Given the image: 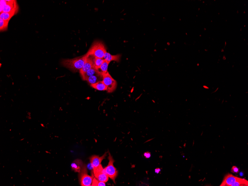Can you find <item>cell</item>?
<instances>
[{
    "instance_id": "obj_1",
    "label": "cell",
    "mask_w": 248,
    "mask_h": 186,
    "mask_svg": "<svg viewBox=\"0 0 248 186\" xmlns=\"http://www.w3.org/2000/svg\"><path fill=\"white\" fill-rule=\"evenodd\" d=\"M86 54L80 57L75 58L71 59H65L62 62L63 66L69 69L74 72L80 71L83 66L86 59Z\"/></svg>"
},
{
    "instance_id": "obj_2",
    "label": "cell",
    "mask_w": 248,
    "mask_h": 186,
    "mask_svg": "<svg viewBox=\"0 0 248 186\" xmlns=\"http://www.w3.org/2000/svg\"><path fill=\"white\" fill-rule=\"evenodd\" d=\"M107 52L104 44L100 41H96L86 53L87 55H91L96 58H103Z\"/></svg>"
},
{
    "instance_id": "obj_3",
    "label": "cell",
    "mask_w": 248,
    "mask_h": 186,
    "mask_svg": "<svg viewBox=\"0 0 248 186\" xmlns=\"http://www.w3.org/2000/svg\"><path fill=\"white\" fill-rule=\"evenodd\" d=\"M108 154L109 156L108 157V159L109 162L108 166L104 169V170L105 173L108 176L109 178L112 180L115 183V179L118 175V171L116 168L114 166L113 163L115 161L112 156L109 152H108Z\"/></svg>"
},
{
    "instance_id": "obj_4",
    "label": "cell",
    "mask_w": 248,
    "mask_h": 186,
    "mask_svg": "<svg viewBox=\"0 0 248 186\" xmlns=\"http://www.w3.org/2000/svg\"><path fill=\"white\" fill-rule=\"evenodd\" d=\"M103 82L107 87L108 93H112L116 89L117 86V82L111 76L108 72L103 75Z\"/></svg>"
},
{
    "instance_id": "obj_5",
    "label": "cell",
    "mask_w": 248,
    "mask_h": 186,
    "mask_svg": "<svg viewBox=\"0 0 248 186\" xmlns=\"http://www.w3.org/2000/svg\"><path fill=\"white\" fill-rule=\"evenodd\" d=\"M80 180L81 185L82 186H89L92 185L93 178L89 175L86 167L83 165L80 172Z\"/></svg>"
},
{
    "instance_id": "obj_6",
    "label": "cell",
    "mask_w": 248,
    "mask_h": 186,
    "mask_svg": "<svg viewBox=\"0 0 248 186\" xmlns=\"http://www.w3.org/2000/svg\"><path fill=\"white\" fill-rule=\"evenodd\" d=\"M18 11L19 6L17 1L10 0L6 1V3L3 8L2 13H14L16 14Z\"/></svg>"
},
{
    "instance_id": "obj_7",
    "label": "cell",
    "mask_w": 248,
    "mask_h": 186,
    "mask_svg": "<svg viewBox=\"0 0 248 186\" xmlns=\"http://www.w3.org/2000/svg\"><path fill=\"white\" fill-rule=\"evenodd\" d=\"M94 177L99 181L106 182L108 181L109 177L104 171L102 165H101L98 168L93 170Z\"/></svg>"
},
{
    "instance_id": "obj_8",
    "label": "cell",
    "mask_w": 248,
    "mask_h": 186,
    "mask_svg": "<svg viewBox=\"0 0 248 186\" xmlns=\"http://www.w3.org/2000/svg\"><path fill=\"white\" fill-rule=\"evenodd\" d=\"M85 63H84L83 66L80 71V73L81 75H84L88 71L91 69V68L94 67V57L91 55H87Z\"/></svg>"
},
{
    "instance_id": "obj_9",
    "label": "cell",
    "mask_w": 248,
    "mask_h": 186,
    "mask_svg": "<svg viewBox=\"0 0 248 186\" xmlns=\"http://www.w3.org/2000/svg\"><path fill=\"white\" fill-rule=\"evenodd\" d=\"M107 152H106L102 156H99L93 155L91 157L90 162L93 169V170H95L101 165V162L106 158Z\"/></svg>"
},
{
    "instance_id": "obj_10",
    "label": "cell",
    "mask_w": 248,
    "mask_h": 186,
    "mask_svg": "<svg viewBox=\"0 0 248 186\" xmlns=\"http://www.w3.org/2000/svg\"><path fill=\"white\" fill-rule=\"evenodd\" d=\"M241 178L234 176V175L228 173L225 176L224 180L220 186H232V184L240 180Z\"/></svg>"
},
{
    "instance_id": "obj_11",
    "label": "cell",
    "mask_w": 248,
    "mask_h": 186,
    "mask_svg": "<svg viewBox=\"0 0 248 186\" xmlns=\"http://www.w3.org/2000/svg\"><path fill=\"white\" fill-rule=\"evenodd\" d=\"M121 57V55L120 54L112 55L109 53L106 52L104 55L103 59L110 63L112 61L118 62L120 61Z\"/></svg>"
},
{
    "instance_id": "obj_12",
    "label": "cell",
    "mask_w": 248,
    "mask_h": 186,
    "mask_svg": "<svg viewBox=\"0 0 248 186\" xmlns=\"http://www.w3.org/2000/svg\"><path fill=\"white\" fill-rule=\"evenodd\" d=\"M83 163L82 160L77 159L75 160L71 165V167L74 171L80 173L83 166Z\"/></svg>"
},
{
    "instance_id": "obj_13",
    "label": "cell",
    "mask_w": 248,
    "mask_h": 186,
    "mask_svg": "<svg viewBox=\"0 0 248 186\" xmlns=\"http://www.w3.org/2000/svg\"><path fill=\"white\" fill-rule=\"evenodd\" d=\"M103 80V75L97 74V75L91 76L89 77L86 81H87V82L91 85V84L97 83L100 81H102Z\"/></svg>"
},
{
    "instance_id": "obj_14",
    "label": "cell",
    "mask_w": 248,
    "mask_h": 186,
    "mask_svg": "<svg viewBox=\"0 0 248 186\" xmlns=\"http://www.w3.org/2000/svg\"><path fill=\"white\" fill-rule=\"evenodd\" d=\"M109 63V62L106 61V60H104V62H103L100 67L99 68L96 69L98 74L103 75L104 74L107 73L108 66Z\"/></svg>"
},
{
    "instance_id": "obj_15",
    "label": "cell",
    "mask_w": 248,
    "mask_h": 186,
    "mask_svg": "<svg viewBox=\"0 0 248 186\" xmlns=\"http://www.w3.org/2000/svg\"><path fill=\"white\" fill-rule=\"evenodd\" d=\"M98 74L97 70L94 67L91 68V69L88 71L84 75H81L82 80H86L87 78L91 76L97 75Z\"/></svg>"
},
{
    "instance_id": "obj_16",
    "label": "cell",
    "mask_w": 248,
    "mask_h": 186,
    "mask_svg": "<svg viewBox=\"0 0 248 186\" xmlns=\"http://www.w3.org/2000/svg\"><path fill=\"white\" fill-rule=\"evenodd\" d=\"M91 86L97 90L99 91H106L107 90V87L105 85L104 82L102 81L97 82V83L91 84Z\"/></svg>"
},
{
    "instance_id": "obj_17",
    "label": "cell",
    "mask_w": 248,
    "mask_h": 186,
    "mask_svg": "<svg viewBox=\"0 0 248 186\" xmlns=\"http://www.w3.org/2000/svg\"><path fill=\"white\" fill-rule=\"evenodd\" d=\"M16 14L14 13H6L2 12V13H1V14H0V18L3 20L9 21L12 17Z\"/></svg>"
},
{
    "instance_id": "obj_18",
    "label": "cell",
    "mask_w": 248,
    "mask_h": 186,
    "mask_svg": "<svg viewBox=\"0 0 248 186\" xmlns=\"http://www.w3.org/2000/svg\"><path fill=\"white\" fill-rule=\"evenodd\" d=\"M9 22V21L0 19V31L1 32L8 30Z\"/></svg>"
},
{
    "instance_id": "obj_19",
    "label": "cell",
    "mask_w": 248,
    "mask_h": 186,
    "mask_svg": "<svg viewBox=\"0 0 248 186\" xmlns=\"http://www.w3.org/2000/svg\"><path fill=\"white\" fill-rule=\"evenodd\" d=\"M248 181L245 179L241 178L240 180L232 184V186H248Z\"/></svg>"
},
{
    "instance_id": "obj_20",
    "label": "cell",
    "mask_w": 248,
    "mask_h": 186,
    "mask_svg": "<svg viewBox=\"0 0 248 186\" xmlns=\"http://www.w3.org/2000/svg\"><path fill=\"white\" fill-rule=\"evenodd\" d=\"M104 60L103 59V58H96L94 57V63L95 67L96 69L99 68L101 64H102Z\"/></svg>"
},
{
    "instance_id": "obj_21",
    "label": "cell",
    "mask_w": 248,
    "mask_h": 186,
    "mask_svg": "<svg viewBox=\"0 0 248 186\" xmlns=\"http://www.w3.org/2000/svg\"><path fill=\"white\" fill-rule=\"evenodd\" d=\"M99 181H98L95 177L93 178L92 183L91 186H98V184H99Z\"/></svg>"
},
{
    "instance_id": "obj_22",
    "label": "cell",
    "mask_w": 248,
    "mask_h": 186,
    "mask_svg": "<svg viewBox=\"0 0 248 186\" xmlns=\"http://www.w3.org/2000/svg\"><path fill=\"white\" fill-rule=\"evenodd\" d=\"M231 172L233 173H239V169L235 166H233L231 169Z\"/></svg>"
},
{
    "instance_id": "obj_23",
    "label": "cell",
    "mask_w": 248,
    "mask_h": 186,
    "mask_svg": "<svg viewBox=\"0 0 248 186\" xmlns=\"http://www.w3.org/2000/svg\"><path fill=\"white\" fill-rule=\"evenodd\" d=\"M144 155L146 158H149L151 157V153L149 152L144 153Z\"/></svg>"
},
{
    "instance_id": "obj_24",
    "label": "cell",
    "mask_w": 248,
    "mask_h": 186,
    "mask_svg": "<svg viewBox=\"0 0 248 186\" xmlns=\"http://www.w3.org/2000/svg\"><path fill=\"white\" fill-rule=\"evenodd\" d=\"M106 186V184L105 182L99 181V184H98V186Z\"/></svg>"
},
{
    "instance_id": "obj_25",
    "label": "cell",
    "mask_w": 248,
    "mask_h": 186,
    "mask_svg": "<svg viewBox=\"0 0 248 186\" xmlns=\"http://www.w3.org/2000/svg\"><path fill=\"white\" fill-rule=\"evenodd\" d=\"M160 171H161V170L159 168H156V169L155 170V173H159Z\"/></svg>"
}]
</instances>
